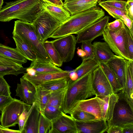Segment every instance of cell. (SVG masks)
Listing matches in <instances>:
<instances>
[{
  "label": "cell",
  "instance_id": "51",
  "mask_svg": "<svg viewBox=\"0 0 133 133\" xmlns=\"http://www.w3.org/2000/svg\"><path fill=\"white\" fill-rule=\"evenodd\" d=\"M43 1L53 4L63 6V2L61 0H42Z\"/></svg>",
  "mask_w": 133,
  "mask_h": 133
},
{
  "label": "cell",
  "instance_id": "13",
  "mask_svg": "<svg viewBox=\"0 0 133 133\" xmlns=\"http://www.w3.org/2000/svg\"><path fill=\"white\" fill-rule=\"evenodd\" d=\"M70 71L63 70L56 72L46 73H36L34 75H30L26 72L24 73L22 78L31 83L36 89L42 84L54 79L66 78L70 79Z\"/></svg>",
  "mask_w": 133,
  "mask_h": 133
},
{
  "label": "cell",
  "instance_id": "37",
  "mask_svg": "<svg viewBox=\"0 0 133 133\" xmlns=\"http://www.w3.org/2000/svg\"><path fill=\"white\" fill-rule=\"evenodd\" d=\"M62 111L60 109L47 105L44 109L43 114L46 117L52 120L59 116Z\"/></svg>",
  "mask_w": 133,
  "mask_h": 133
},
{
  "label": "cell",
  "instance_id": "1",
  "mask_svg": "<svg viewBox=\"0 0 133 133\" xmlns=\"http://www.w3.org/2000/svg\"><path fill=\"white\" fill-rule=\"evenodd\" d=\"M104 16V11L97 6L71 15L49 38L57 39L69 35L77 34Z\"/></svg>",
  "mask_w": 133,
  "mask_h": 133
},
{
  "label": "cell",
  "instance_id": "55",
  "mask_svg": "<svg viewBox=\"0 0 133 133\" xmlns=\"http://www.w3.org/2000/svg\"><path fill=\"white\" fill-rule=\"evenodd\" d=\"M3 127L0 125V133H3L2 129Z\"/></svg>",
  "mask_w": 133,
  "mask_h": 133
},
{
  "label": "cell",
  "instance_id": "27",
  "mask_svg": "<svg viewBox=\"0 0 133 133\" xmlns=\"http://www.w3.org/2000/svg\"><path fill=\"white\" fill-rule=\"evenodd\" d=\"M99 65V62L94 59L82 61L81 64L73 71L76 73L78 79L92 72Z\"/></svg>",
  "mask_w": 133,
  "mask_h": 133
},
{
  "label": "cell",
  "instance_id": "50",
  "mask_svg": "<svg viewBox=\"0 0 133 133\" xmlns=\"http://www.w3.org/2000/svg\"><path fill=\"white\" fill-rule=\"evenodd\" d=\"M122 133H133V123L125 125L122 127Z\"/></svg>",
  "mask_w": 133,
  "mask_h": 133
},
{
  "label": "cell",
  "instance_id": "48",
  "mask_svg": "<svg viewBox=\"0 0 133 133\" xmlns=\"http://www.w3.org/2000/svg\"><path fill=\"white\" fill-rule=\"evenodd\" d=\"M125 10L127 15L130 19L133 20V1L126 2Z\"/></svg>",
  "mask_w": 133,
  "mask_h": 133
},
{
  "label": "cell",
  "instance_id": "29",
  "mask_svg": "<svg viewBox=\"0 0 133 133\" xmlns=\"http://www.w3.org/2000/svg\"><path fill=\"white\" fill-rule=\"evenodd\" d=\"M44 47L52 63L58 67L61 66L63 63L52 41H45L42 42Z\"/></svg>",
  "mask_w": 133,
  "mask_h": 133
},
{
  "label": "cell",
  "instance_id": "40",
  "mask_svg": "<svg viewBox=\"0 0 133 133\" xmlns=\"http://www.w3.org/2000/svg\"><path fill=\"white\" fill-rule=\"evenodd\" d=\"M125 40L127 51L130 60L133 61V35L127 27Z\"/></svg>",
  "mask_w": 133,
  "mask_h": 133
},
{
  "label": "cell",
  "instance_id": "53",
  "mask_svg": "<svg viewBox=\"0 0 133 133\" xmlns=\"http://www.w3.org/2000/svg\"><path fill=\"white\" fill-rule=\"evenodd\" d=\"M77 53L78 55L81 58L82 60L85 55V54L84 52L81 49L78 48Z\"/></svg>",
  "mask_w": 133,
  "mask_h": 133
},
{
  "label": "cell",
  "instance_id": "25",
  "mask_svg": "<svg viewBox=\"0 0 133 133\" xmlns=\"http://www.w3.org/2000/svg\"><path fill=\"white\" fill-rule=\"evenodd\" d=\"M29 68L33 69L36 73L56 72L63 70L51 62L38 60L32 61Z\"/></svg>",
  "mask_w": 133,
  "mask_h": 133
},
{
  "label": "cell",
  "instance_id": "56",
  "mask_svg": "<svg viewBox=\"0 0 133 133\" xmlns=\"http://www.w3.org/2000/svg\"><path fill=\"white\" fill-rule=\"evenodd\" d=\"M133 1V0H127V1Z\"/></svg>",
  "mask_w": 133,
  "mask_h": 133
},
{
  "label": "cell",
  "instance_id": "42",
  "mask_svg": "<svg viewBox=\"0 0 133 133\" xmlns=\"http://www.w3.org/2000/svg\"><path fill=\"white\" fill-rule=\"evenodd\" d=\"M109 95L107 96L102 98L96 97L97 98L100 105L102 118L105 120L109 104Z\"/></svg>",
  "mask_w": 133,
  "mask_h": 133
},
{
  "label": "cell",
  "instance_id": "19",
  "mask_svg": "<svg viewBox=\"0 0 133 133\" xmlns=\"http://www.w3.org/2000/svg\"><path fill=\"white\" fill-rule=\"evenodd\" d=\"M92 44L94 59L99 63H106L115 56L105 42H95Z\"/></svg>",
  "mask_w": 133,
  "mask_h": 133
},
{
  "label": "cell",
  "instance_id": "26",
  "mask_svg": "<svg viewBox=\"0 0 133 133\" xmlns=\"http://www.w3.org/2000/svg\"><path fill=\"white\" fill-rule=\"evenodd\" d=\"M51 92L41 86L36 88L34 103L40 112L43 113L45 108L48 104Z\"/></svg>",
  "mask_w": 133,
  "mask_h": 133
},
{
  "label": "cell",
  "instance_id": "47",
  "mask_svg": "<svg viewBox=\"0 0 133 133\" xmlns=\"http://www.w3.org/2000/svg\"><path fill=\"white\" fill-rule=\"evenodd\" d=\"M11 96L0 95V111H1L4 107L14 99Z\"/></svg>",
  "mask_w": 133,
  "mask_h": 133
},
{
  "label": "cell",
  "instance_id": "32",
  "mask_svg": "<svg viewBox=\"0 0 133 133\" xmlns=\"http://www.w3.org/2000/svg\"><path fill=\"white\" fill-rule=\"evenodd\" d=\"M98 3L108 13L116 19H121L122 17L127 15L126 12L113 7L105 3L104 0H99Z\"/></svg>",
  "mask_w": 133,
  "mask_h": 133
},
{
  "label": "cell",
  "instance_id": "7",
  "mask_svg": "<svg viewBox=\"0 0 133 133\" xmlns=\"http://www.w3.org/2000/svg\"><path fill=\"white\" fill-rule=\"evenodd\" d=\"M127 28L125 25L122 29L116 32L110 31L105 28L102 35L103 39L116 55L122 57L127 60H130L126 43Z\"/></svg>",
  "mask_w": 133,
  "mask_h": 133
},
{
  "label": "cell",
  "instance_id": "35",
  "mask_svg": "<svg viewBox=\"0 0 133 133\" xmlns=\"http://www.w3.org/2000/svg\"><path fill=\"white\" fill-rule=\"evenodd\" d=\"M70 114L75 121H86L96 119L95 116L92 114L84 111H74Z\"/></svg>",
  "mask_w": 133,
  "mask_h": 133
},
{
  "label": "cell",
  "instance_id": "11",
  "mask_svg": "<svg viewBox=\"0 0 133 133\" xmlns=\"http://www.w3.org/2000/svg\"><path fill=\"white\" fill-rule=\"evenodd\" d=\"M110 17L105 16L78 34L76 37L77 43L92 41L97 37L102 35Z\"/></svg>",
  "mask_w": 133,
  "mask_h": 133
},
{
  "label": "cell",
  "instance_id": "52",
  "mask_svg": "<svg viewBox=\"0 0 133 133\" xmlns=\"http://www.w3.org/2000/svg\"><path fill=\"white\" fill-rule=\"evenodd\" d=\"M2 130L3 133H21V132L19 130H11L4 127L2 129Z\"/></svg>",
  "mask_w": 133,
  "mask_h": 133
},
{
  "label": "cell",
  "instance_id": "44",
  "mask_svg": "<svg viewBox=\"0 0 133 133\" xmlns=\"http://www.w3.org/2000/svg\"><path fill=\"white\" fill-rule=\"evenodd\" d=\"M106 4L116 8L126 11V1L123 0H104Z\"/></svg>",
  "mask_w": 133,
  "mask_h": 133
},
{
  "label": "cell",
  "instance_id": "14",
  "mask_svg": "<svg viewBox=\"0 0 133 133\" xmlns=\"http://www.w3.org/2000/svg\"><path fill=\"white\" fill-rule=\"evenodd\" d=\"M75 121L77 133H103L106 132L108 127L106 120L102 118L86 121Z\"/></svg>",
  "mask_w": 133,
  "mask_h": 133
},
{
  "label": "cell",
  "instance_id": "2",
  "mask_svg": "<svg viewBox=\"0 0 133 133\" xmlns=\"http://www.w3.org/2000/svg\"><path fill=\"white\" fill-rule=\"evenodd\" d=\"M0 10V22L18 19L32 23L42 10V0H16L5 3Z\"/></svg>",
  "mask_w": 133,
  "mask_h": 133
},
{
  "label": "cell",
  "instance_id": "41",
  "mask_svg": "<svg viewBox=\"0 0 133 133\" xmlns=\"http://www.w3.org/2000/svg\"><path fill=\"white\" fill-rule=\"evenodd\" d=\"M10 88L4 76H0V95L11 96Z\"/></svg>",
  "mask_w": 133,
  "mask_h": 133
},
{
  "label": "cell",
  "instance_id": "15",
  "mask_svg": "<svg viewBox=\"0 0 133 133\" xmlns=\"http://www.w3.org/2000/svg\"><path fill=\"white\" fill-rule=\"evenodd\" d=\"M16 92V95L25 103L31 105L34 103L36 89L28 81L21 78L20 83L17 84Z\"/></svg>",
  "mask_w": 133,
  "mask_h": 133
},
{
  "label": "cell",
  "instance_id": "49",
  "mask_svg": "<svg viewBox=\"0 0 133 133\" xmlns=\"http://www.w3.org/2000/svg\"><path fill=\"white\" fill-rule=\"evenodd\" d=\"M106 132L108 133H122V127L111 125L108 127Z\"/></svg>",
  "mask_w": 133,
  "mask_h": 133
},
{
  "label": "cell",
  "instance_id": "5",
  "mask_svg": "<svg viewBox=\"0 0 133 133\" xmlns=\"http://www.w3.org/2000/svg\"><path fill=\"white\" fill-rule=\"evenodd\" d=\"M118 96L112 119L108 127L115 125L123 127L125 125L133 123V107L131 105L122 90L116 93Z\"/></svg>",
  "mask_w": 133,
  "mask_h": 133
},
{
  "label": "cell",
  "instance_id": "16",
  "mask_svg": "<svg viewBox=\"0 0 133 133\" xmlns=\"http://www.w3.org/2000/svg\"><path fill=\"white\" fill-rule=\"evenodd\" d=\"M126 59L116 55L106 63L116 76L119 83L124 91L125 87V68Z\"/></svg>",
  "mask_w": 133,
  "mask_h": 133
},
{
  "label": "cell",
  "instance_id": "45",
  "mask_svg": "<svg viewBox=\"0 0 133 133\" xmlns=\"http://www.w3.org/2000/svg\"><path fill=\"white\" fill-rule=\"evenodd\" d=\"M0 65L17 66L23 67L22 64H20L11 60L0 56Z\"/></svg>",
  "mask_w": 133,
  "mask_h": 133
},
{
  "label": "cell",
  "instance_id": "8",
  "mask_svg": "<svg viewBox=\"0 0 133 133\" xmlns=\"http://www.w3.org/2000/svg\"><path fill=\"white\" fill-rule=\"evenodd\" d=\"M29 104L14 98L1 111L0 122L3 127L9 128L18 124L19 117L24 109Z\"/></svg>",
  "mask_w": 133,
  "mask_h": 133
},
{
  "label": "cell",
  "instance_id": "38",
  "mask_svg": "<svg viewBox=\"0 0 133 133\" xmlns=\"http://www.w3.org/2000/svg\"><path fill=\"white\" fill-rule=\"evenodd\" d=\"M35 105L34 103L26 107L19 116L18 124L21 133L22 131L26 121Z\"/></svg>",
  "mask_w": 133,
  "mask_h": 133
},
{
  "label": "cell",
  "instance_id": "12",
  "mask_svg": "<svg viewBox=\"0 0 133 133\" xmlns=\"http://www.w3.org/2000/svg\"><path fill=\"white\" fill-rule=\"evenodd\" d=\"M62 111L57 118L51 120L52 125L49 133H77L75 120Z\"/></svg>",
  "mask_w": 133,
  "mask_h": 133
},
{
  "label": "cell",
  "instance_id": "46",
  "mask_svg": "<svg viewBox=\"0 0 133 133\" xmlns=\"http://www.w3.org/2000/svg\"><path fill=\"white\" fill-rule=\"evenodd\" d=\"M121 20L128 29L131 34L133 35V20L130 19L127 15L123 16Z\"/></svg>",
  "mask_w": 133,
  "mask_h": 133
},
{
  "label": "cell",
  "instance_id": "23",
  "mask_svg": "<svg viewBox=\"0 0 133 133\" xmlns=\"http://www.w3.org/2000/svg\"><path fill=\"white\" fill-rule=\"evenodd\" d=\"M17 50L28 60L31 61L37 60L36 54L34 50L21 37L12 34Z\"/></svg>",
  "mask_w": 133,
  "mask_h": 133
},
{
  "label": "cell",
  "instance_id": "3",
  "mask_svg": "<svg viewBox=\"0 0 133 133\" xmlns=\"http://www.w3.org/2000/svg\"><path fill=\"white\" fill-rule=\"evenodd\" d=\"M91 72L74 81H69L61 108L66 114H70L76 104L94 95Z\"/></svg>",
  "mask_w": 133,
  "mask_h": 133
},
{
  "label": "cell",
  "instance_id": "10",
  "mask_svg": "<svg viewBox=\"0 0 133 133\" xmlns=\"http://www.w3.org/2000/svg\"><path fill=\"white\" fill-rule=\"evenodd\" d=\"M91 84L97 97L102 98L114 93L110 84L99 65L92 72Z\"/></svg>",
  "mask_w": 133,
  "mask_h": 133
},
{
  "label": "cell",
  "instance_id": "33",
  "mask_svg": "<svg viewBox=\"0 0 133 133\" xmlns=\"http://www.w3.org/2000/svg\"><path fill=\"white\" fill-rule=\"evenodd\" d=\"M26 68L17 66H11L0 65V76H4L12 75L17 76L26 72Z\"/></svg>",
  "mask_w": 133,
  "mask_h": 133
},
{
  "label": "cell",
  "instance_id": "9",
  "mask_svg": "<svg viewBox=\"0 0 133 133\" xmlns=\"http://www.w3.org/2000/svg\"><path fill=\"white\" fill-rule=\"evenodd\" d=\"M52 41L63 62H69L73 59L77 43L74 35H68Z\"/></svg>",
  "mask_w": 133,
  "mask_h": 133
},
{
  "label": "cell",
  "instance_id": "20",
  "mask_svg": "<svg viewBox=\"0 0 133 133\" xmlns=\"http://www.w3.org/2000/svg\"><path fill=\"white\" fill-rule=\"evenodd\" d=\"M42 8L62 24L68 19L71 15L69 11L63 6L53 4L42 0Z\"/></svg>",
  "mask_w": 133,
  "mask_h": 133
},
{
  "label": "cell",
  "instance_id": "36",
  "mask_svg": "<svg viewBox=\"0 0 133 133\" xmlns=\"http://www.w3.org/2000/svg\"><path fill=\"white\" fill-rule=\"evenodd\" d=\"M118 98V96L117 93H113L109 95V104L105 119L108 124L110 123L112 119L115 106Z\"/></svg>",
  "mask_w": 133,
  "mask_h": 133
},
{
  "label": "cell",
  "instance_id": "34",
  "mask_svg": "<svg viewBox=\"0 0 133 133\" xmlns=\"http://www.w3.org/2000/svg\"><path fill=\"white\" fill-rule=\"evenodd\" d=\"M52 121L40 112L39 121L38 133H49L52 127Z\"/></svg>",
  "mask_w": 133,
  "mask_h": 133
},
{
  "label": "cell",
  "instance_id": "6",
  "mask_svg": "<svg viewBox=\"0 0 133 133\" xmlns=\"http://www.w3.org/2000/svg\"><path fill=\"white\" fill-rule=\"evenodd\" d=\"M32 23L39 41L42 43L62 24L43 9Z\"/></svg>",
  "mask_w": 133,
  "mask_h": 133
},
{
  "label": "cell",
  "instance_id": "57",
  "mask_svg": "<svg viewBox=\"0 0 133 133\" xmlns=\"http://www.w3.org/2000/svg\"><path fill=\"white\" fill-rule=\"evenodd\" d=\"M63 2V1H64V0H61Z\"/></svg>",
  "mask_w": 133,
  "mask_h": 133
},
{
  "label": "cell",
  "instance_id": "31",
  "mask_svg": "<svg viewBox=\"0 0 133 133\" xmlns=\"http://www.w3.org/2000/svg\"><path fill=\"white\" fill-rule=\"evenodd\" d=\"M67 87L51 92L48 105L61 109Z\"/></svg>",
  "mask_w": 133,
  "mask_h": 133
},
{
  "label": "cell",
  "instance_id": "43",
  "mask_svg": "<svg viewBox=\"0 0 133 133\" xmlns=\"http://www.w3.org/2000/svg\"><path fill=\"white\" fill-rule=\"evenodd\" d=\"M124 25L123 21L121 19H117L112 22L108 23L106 28L110 31L116 32L122 29Z\"/></svg>",
  "mask_w": 133,
  "mask_h": 133
},
{
  "label": "cell",
  "instance_id": "21",
  "mask_svg": "<svg viewBox=\"0 0 133 133\" xmlns=\"http://www.w3.org/2000/svg\"><path fill=\"white\" fill-rule=\"evenodd\" d=\"M40 113L35 104L26 121L21 133H38Z\"/></svg>",
  "mask_w": 133,
  "mask_h": 133
},
{
  "label": "cell",
  "instance_id": "39",
  "mask_svg": "<svg viewBox=\"0 0 133 133\" xmlns=\"http://www.w3.org/2000/svg\"><path fill=\"white\" fill-rule=\"evenodd\" d=\"M92 41H85L82 42L81 48L85 54V55L82 60L94 59L93 48Z\"/></svg>",
  "mask_w": 133,
  "mask_h": 133
},
{
  "label": "cell",
  "instance_id": "17",
  "mask_svg": "<svg viewBox=\"0 0 133 133\" xmlns=\"http://www.w3.org/2000/svg\"><path fill=\"white\" fill-rule=\"evenodd\" d=\"M75 111H84L91 114L95 116L96 119L102 118L100 105L96 97L78 101L70 113Z\"/></svg>",
  "mask_w": 133,
  "mask_h": 133
},
{
  "label": "cell",
  "instance_id": "22",
  "mask_svg": "<svg viewBox=\"0 0 133 133\" xmlns=\"http://www.w3.org/2000/svg\"><path fill=\"white\" fill-rule=\"evenodd\" d=\"M133 61L126 60L125 87L124 91L131 105L133 107Z\"/></svg>",
  "mask_w": 133,
  "mask_h": 133
},
{
  "label": "cell",
  "instance_id": "24",
  "mask_svg": "<svg viewBox=\"0 0 133 133\" xmlns=\"http://www.w3.org/2000/svg\"><path fill=\"white\" fill-rule=\"evenodd\" d=\"M0 56L11 60L20 64L27 62V59L15 48L0 43Z\"/></svg>",
  "mask_w": 133,
  "mask_h": 133
},
{
  "label": "cell",
  "instance_id": "4",
  "mask_svg": "<svg viewBox=\"0 0 133 133\" xmlns=\"http://www.w3.org/2000/svg\"><path fill=\"white\" fill-rule=\"evenodd\" d=\"M12 34L19 36L31 48L36 54L37 60L52 63L42 43L39 39L32 23L19 20L15 21Z\"/></svg>",
  "mask_w": 133,
  "mask_h": 133
},
{
  "label": "cell",
  "instance_id": "28",
  "mask_svg": "<svg viewBox=\"0 0 133 133\" xmlns=\"http://www.w3.org/2000/svg\"><path fill=\"white\" fill-rule=\"evenodd\" d=\"M99 66L112 87L114 93H116L123 89L114 72L106 63H99Z\"/></svg>",
  "mask_w": 133,
  "mask_h": 133
},
{
  "label": "cell",
  "instance_id": "30",
  "mask_svg": "<svg viewBox=\"0 0 133 133\" xmlns=\"http://www.w3.org/2000/svg\"><path fill=\"white\" fill-rule=\"evenodd\" d=\"M70 79H58L45 83L40 86L44 89L52 92L66 88L68 86Z\"/></svg>",
  "mask_w": 133,
  "mask_h": 133
},
{
  "label": "cell",
  "instance_id": "18",
  "mask_svg": "<svg viewBox=\"0 0 133 133\" xmlns=\"http://www.w3.org/2000/svg\"><path fill=\"white\" fill-rule=\"evenodd\" d=\"M99 0H64L63 6L72 15L97 6Z\"/></svg>",
  "mask_w": 133,
  "mask_h": 133
},
{
  "label": "cell",
  "instance_id": "54",
  "mask_svg": "<svg viewBox=\"0 0 133 133\" xmlns=\"http://www.w3.org/2000/svg\"><path fill=\"white\" fill-rule=\"evenodd\" d=\"M3 3V0H0V10L2 9Z\"/></svg>",
  "mask_w": 133,
  "mask_h": 133
}]
</instances>
